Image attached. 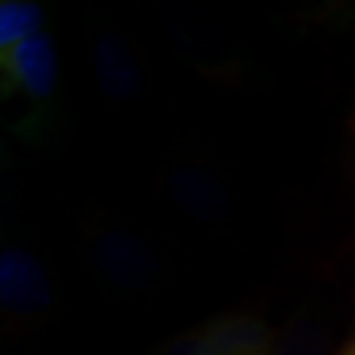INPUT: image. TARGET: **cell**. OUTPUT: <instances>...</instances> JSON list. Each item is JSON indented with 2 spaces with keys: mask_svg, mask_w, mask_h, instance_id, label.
Wrapping results in <instances>:
<instances>
[{
  "mask_svg": "<svg viewBox=\"0 0 355 355\" xmlns=\"http://www.w3.org/2000/svg\"><path fill=\"white\" fill-rule=\"evenodd\" d=\"M171 203L198 221H218L229 211V198L224 182L203 166H179L166 179Z\"/></svg>",
  "mask_w": 355,
  "mask_h": 355,
  "instance_id": "5b68a950",
  "label": "cell"
},
{
  "mask_svg": "<svg viewBox=\"0 0 355 355\" xmlns=\"http://www.w3.org/2000/svg\"><path fill=\"white\" fill-rule=\"evenodd\" d=\"M89 261L114 287L127 292L148 290L161 277V255L150 242L121 227L95 224L87 234Z\"/></svg>",
  "mask_w": 355,
  "mask_h": 355,
  "instance_id": "7a4b0ae2",
  "label": "cell"
},
{
  "mask_svg": "<svg viewBox=\"0 0 355 355\" xmlns=\"http://www.w3.org/2000/svg\"><path fill=\"white\" fill-rule=\"evenodd\" d=\"M45 8L35 0H3L0 3V53L21 45L24 40L45 32Z\"/></svg>",
  "mask_w": 355,
  "mask_h": 355,
  "instance_id": "ba28073f",
  "label": "cell"
},
{
  "mask_svg": "<svg viewBox=\"0 0 355 355\" xmlns=\"http://www.w3.org/2000/svg\"><path fill=\"white\" fill-rule=\"evenodd\" d=\"M345 164H347V171L350 177H355V105L350 111V119H347V140H345Z\"/></svg>",
  "mask_w": 355,
  "mask_h": 355,
  "instance_id": "30bf717a",
  "label": "cell"
},
{
  "mask_svg": "<svg viewBox=\"0 0 355 355\" xmlns=\"http://www.w3.org/2000/svg\"><path fill=\"white\" fill-rule=\"evenodd\" d=\"M218 355H271L277 334L255 313H218L200 324Z\"/></svg>",
  "mask_w": 355,
  "mask_h": 355,
  "instance_id": "8992f818",
  "label": "cell"
},
{
  "mask_svg": "<svg viewBox=\"0 0 355 355\" xmlns=\"http://www.w3.org/2000/svg\"><path fill=\"white\" fill-rule=\"evenodd\" d=\"M337 355H355V331L345 340V345L337 350Z\"/></svg>",
  "mask_w": 355,
  "mask_h": 355,
  "instance_id": "8fae6325",
  "label": "cell"
},
{
  "mask_svg": "<svg viewBox=\"0 0 355 355\" xmlns=\"http://www.w3.org/2000/svg\"><path fill=\"white\" fill-rule=\"evenodd\" d=\"M0 305L6 324L32 327L53 308V282L35 250L6 242L0 255Z\"/></svg>",
  "mask_w": 355,
  "mask_h": 355,
  "instance_id": "6da1fadb",
  "label": "cell"
},
{
  "mask_svg": "<svg viewBox=\"0 0 355 355\" xmlns=\"http://www.w3.org/2000/svg\"><path fill=\"white\" fill-rule=\"evenodd\" d=\"M92 69H95V82L108 101L132 103L142 95L145 76L124 35L119 32L98 35L92 45Z\"/></svg>",
  "mask_w": 355,
  "mask_h": 355,
  "instance_id": "277c9868",
  "label": "cell"
},
{
  "mask_svg": "<svg viewBox=\"0 0 355 355\" xmlns=\"http://www.w3.org/2000/svg\"><path fill=\"white\" fill-rule=\"evenodd\" d=\"M271 355H337L331 343V327L316 308L300 305L277 331Z\"/></svg>",
  "mask_w": 355,
  "mask_h": 355,
  "instance_id": "52a82bcc",
  "label": "cell"
},
{
  "mask_svg": "<svg viewBox=\"0 0 355 355\" xmlns=\"http://www.w3.org/2000/svg\"><path fill=\"white\" fill-rule=\"evenodd\" d=\"M158 355H218V350L208 340L203 327H195V329L182 331V334L171 337L168 343L161 345Z\"/></svg>",
  "mask_w": 355,
  "mask_h": 355,
  "instance_id": "9c48e42d",
  "label": "cell"
},
{
  "mask_svg": "<svg viewBox=\"0 0 355 355\" xmlns=\"http://www.w3.org/2000/svg\"><path fill=\"white\" fill-rule=\"evenodd\" d=\"M61 85L58 48L48 32L24 40L11 51L0 53V87L3 98H21L40 114L53 103Z\"/></svg>",
  "mask_w": 355,
  "mask_h": 355,
  "instance_id": "3957f363",
  "label": "cell"
}]
</instances>
